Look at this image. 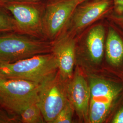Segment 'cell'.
Segmentation results:
<instances>
[{
    "label": "cell",
    "instance_id": "6da1fadb",
    "mask_svg": "<svg viewBox=\"0 0 123 123\" xmlns=\"http://www.w3.org/2000/svg\"><path fill=\"white\" fill-rule=\"evenodd\" d=\"M88 122H104L123 93V82L92 77L89 79Z\"/></svg>",
    "mask_w": 123,
    "mask_h": 123
},
{
    "label": "cell",
    "instance_id": "7a4b0ae2",
    "mask_svg": "<svg viewBox=\"0 0 123 123\" xmlns=\"http://www.w3.org/2000/svg\"><path fill=\"white\" fill-rule=\"evenodd\" d=\"M58 71L52 52L37 55L12 63L0 64V74L6 79H22L41 84Z\"/></svg>",
    "mask_w": 123,
    "mask_h": 123
},
{
    "label": "cell",
    "instance_id": "3957f363",
    "mask_svg": "<svg viewBox=\"0 0 123 123\" xmlns=\"http://www.w3.org/2000/svg\"><path fill=\"white\" fill-rule=\"evenodd\" d=\"M52 45L18 32L0 35V64L12 63L51 51Z\"/></svg>",
    "mask_w": 123,
    "mask_h": 123
},
{
    "label": "cell",
    "instance_id": "277c9868",
    "mask_svg": "<svg viewBox=\"0 0 123 123\" xmlns=\"http://www.w3.org/2000/svg\"><path fill=\"white\" fill-rule=\"evenodd\" d=\"M40 84L22 79H0V106L19 116L26 107L38 100Z\"/></svg>",
    "mask_w": 123,
    "mask_h": 123
},
{
    "label": "cell",
    "instance_id": "5b68a950",
    "mask_svg": "<svg viewBox=\"0 0 123 123\" xmlns=\"http://www.w3.org/2000/svg\"><path fill=\"white\" fill-rule=\"evenodd\" d=\"M43 1H13L0 6L12 16L19 33L37 37L43 36L42 20L45 3Z\"/></svg>",
    "mask_w": 123,
    "mask_h": 123
},
{
    "label": "cell",
    "instance_id": "8992f818",
    "mask_svg": "<svg viewBox=\"0 0 123 123\" xmlns=\"http://www.w3.org/2000/svg\"><path fill=\"white\" fill-rule=\"evenodd\" d=\"M65 81L57 71L40 84L38 103L46 122L52 123L68 100Z\"/></svg>",
    "mask_w": 123,
    "mask_h": 123
},
{
    "label": "cell",
    "instance_id": "52a82bcc",
    "mask_svg": "<svg viewBox=\"0 0 123 123\" xmlns=\"http://www.w3.org/2000/svg\"><path fill=\"white\" fill-rule=\"evenodd\" d=\"M79 4V0H47L42 20L43 36L49 39L57 38Z\"/></svg>",
    "mask_w": 123,
    "mask_h": 123
},
{
    "label": "cell",
    "instance_id": "ba28073f",
    "mask_svg": "<svg viewBox=\"0 0 123 123\" xmlns=\"http://www.w3.org/2000/svg\"><path fill=\"white\" fill-rule=\"evenodd\" d=\"M113 8V0H88L78 6L69 22L73 29L80 30L103 16L110 15Z\"/></svg>",
    "mask_w": 123,
    "mask_h": 123
},
{
    "label": "cell",
    "instance_id": "9c48e42d",
    "mask_svg": "<svg viewBox=\"0 0 123 123\" xmlns=\"http://www.w3.org/2000/svg\"><path fill=\"white\" fill-rule=\"evenodd\" d=\"M75 42L69 35L57 38L52 45L51 52L57 61L58 71L65 80L71 79L74 65Z\"/></svg>",
    "mask_w": 123,
    "mask_h": 123
},
{
    "label": "cell",
    "instance_id": "30bf717a",
    "mask_svg": "<svg viewBox=\"0 0 123 123\" xmlns=\"http://www.w3.org/2000/svg\"><path fill=\"white\" fill-rule=\"evenodd\" d=\"M67 89L68 98L79 118L88 122L90 90L84 76L76 73Z\"/></svg>",
    "mask_w": 123,
    "mask_h": 123
},
{
    "label": "cell",
    "instance_id": "8fae6325",
    "mask_svg": "<svg viewBox=\"0 0 123 123\" xmlns=\"http://www.w3.org/2000/svg\"><path fill=\"white\" fill-rule=\"evenodd\" d=\"M106 57L109 64L119 73L123 81V33L112 25L109 26L105 43Z\"/></svg>",
    "mask_w": 123,
    "mask_h": 123
},
{
    "label": "cell",
    "instance_id": "7c38bea8",
    "mask_svg": "<svg viewBox=\"0 0 123 123\" xmlns=\"http://www.w3.org/2000/svg\"><path fill=\"white\" fill-rule=\"evenodd\" d=\"M86 43L90 59L94 63L98 64L105 53V31L104 26L98 24L92 27L88 32Z\"/></svg>",
    "mask_w": 123,
    "mask_h": 123
},
{
    "label": "cell",
    "instance_id": "4fadbf2b",
    "mask_svg": "<svg viewBox=\"0 0 123 123\" xmlns=\"http://www.w3.org/2000/svg\"><path fill=\"white\" fill-rule=\"evenodd\" d=\"M22 123H43L46 122L40 109L38 100L32 103L19 115Z\"/></svg>",
    "mask_w": 123,
    "mask_h": 123
},
{
    "label": "cell",
    "instance_id": "5bb4252c",
    "mask_svg": "<svg viewBox=\"0 0 123 123\" xmlns=\"http://www.w3.org/2000/svg\"><path fill=\"white\" fill-rule=\"evenodd\" d=\"M9 32H18L16 22L12 16L0 6V34Z\"/></svg>",
    "mask_w": 123,
    "mask_h": 123
},
{
    "label": "cell",
    "instance_id": "9a60e30c",
    "mask_svg": "<svg viewBox=\"0 0 123 123\" xmlns=\"http://www.w3.org/2000/svg\"><path fill=\"white\" fill-rule=\"evenodd\" d=\"M74 107L69 100L52 123H71L72 121Z\"/></svg>",
    "mask_w": 123,
    "mask_h": 123
},
{
    "label": "cell",
    "instance_id": "2e32d148",
    "mask_svg": "<svg viewBox=\"0 0 123 123\" xmlns=\"http://www.w3.org/2000/svg\"><path fill=\"white\" fill-rule=\"evenodd\" d=\"M114 8L110 16L123 28V0H113Z\"/></svg>",
    "mask_w": 123,
    "mask_h": 123
},
{
    "label": "cell",
    "instance_id": "e0dca14e",
    "mask_svg": "<svg viewBox=\"0 0 123 123\" xmlns=\"http://www.w3.org/2000/svg\"><path fill=\"white\" fill-rule=\"evenodd\" d=\"M19 116L11 114L0 106V123H20Z\"/></svg>",
    "mask_w": 123,
    "mask_h": 123
},
{
    "label": "cell",
    "instance_id": "ac0fdd59",
    "mask_svg": "<svg viewBox=\"0 0 123 123\" xmlns=\"http://www.w3.org/2000/svg\"><path fill=\"white\" fill-rule=\"evenodd\" d=\"M111 122L112 123H123V103L119 106L115 113Z\"/></svg>",
    "mask_w": 123,
    "mask_h": 123
},
{
    "label": "cell",
    "instance_id": "d6986e66",
    "mask_svg": "<svg viewBox=\"0 0 123 123\" xmlns=\"http://www.w3.org/2000/svg\"><path fill=\"white\" fill-rule=\"evenodd\" d=\"M48 0H0V5L3 4L6 2L13 1H41Z\"/></svg>",
    "mask_w": 123,
    "mask_h": 123
},
{
    "label": "cell",
    "instance_id": "ffe728a7",
    "mask_svg": "<svg viewBox=\"0 0 123 123\" xmlns=\"http://www.w3.org/2000/svg\"><path fill=\"white\" fill-rule=\"evenodd\" d=\"M87 0H79V4H81V3H82L84 2H85V1H87Z\"/></svg>",
    "mask_w": 123,
    "mask_h": 123
},
{
    "label": "cell",
    "instance_id": "44dd1931",
    "mask_svg": "<svg viewBox=\"0 0 123 123\" xmlns=\"http://www.w3.org/2000/svg\"><path fill=\"white\" fill-rule=\"evenodd\" d=\"M3 78V77L1 76V75L0 74V79L1 78Z\"/></svg>",
    "mask_w": 123,
    "mask_h": 123
}]
</instances>
